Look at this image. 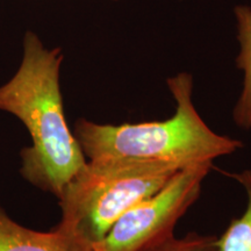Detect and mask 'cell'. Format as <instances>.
I'll use <instances>...</instances> for the list:
<instances>
[{
	"instance_id": "obj_1",
	"label": "cell",
	"mask_w": 251,
	"mask_h": 251,
	"mask_svg": "<svg viewBox=\"0 0 251 251\" xmlns=\"http://www.w3.org/2000/svg\"><path fill=\"white\" fill-rule=\"evenodd\" d=\"M63 58L61 48H46L27 30L20 67L0 86V109L15 115L31 137V146L20 152L21 176L56 198L87 162L65 119L59 84Z\"/></svg>"
},
{
	"instance_id": "obj_2",
	"label": "cell",
	"mask_w": 251,
	"mask_h": 251,
	"mask_svg": "<svg viewBox=\"0 0 251 251\" xmlns=\"http://www.w3.org/2000/svg\"><path fill=\"white\" fill-rule=\"evenodd\" d=\"M176 101L171 118L163 121L108 125L79 119L74 134L89 161L108 157L151 159L180 166L213 162L244 147L241 140L218 134L193 103V76L179 72L166 79Z\"/></svg>"
},
{
	"instance_id": "obj_3",
	"label": "cell",
	"mask_w": 251,
	"mask_h": 251,
	"mask_svg": "<svg viewBox=\"0 0 251 251\" xmlns=\"http://www.w3.org/2000/svg\"><path fill=\"white\" fill-rule=\"evenodd\" d=\"M180 169L175 163L129 157L87 161L57 198L62 218L55 228L93 246L122 214L158 192Z\"/></svg>"
},
{
	"instance_id": "obj_4",
	"label": "cell",
	"mask_w": 251,
	"mask_h": 251,
	"mask_svg": "<svg viewBox=\"0 0 251 251\" xmlns=\"http://www.w3.org/2000/svg\"><path fill=\"white\" fill-rule=\"evenodd\" d=\"M213 162L180 169L164 187L117 220L93 251H150L174 236L176 225L199 199Z\"/></svg>"
},
{
	"instance_id": "obj_5",
	"label": "cell",
	"mask_w": 251,
	"mask_h": 251,
	"mask_svg": "<svg viewBox=\"0 0 251 251\" xmlns=\"http://www.w3.org/2000/svg\"><path fill=\"white\" fill-rule=\"evenodd\" d=\"M0 251H93L75 235L52 228L48 233L17 224L0 207Z\"/></svg>"
},
{
	"instance_id": "obj_6",
	"label": "cell",
	"mask_w": 251,
	"mask_h": 251,
	"mask_svg": "<svg viewBox=\"0 0 251 251\" xmlns=\"http://www.w3.org/2000/svg\"><path fill=\"white\" fill-rule=\"evenodd\" d=\"M234 15L240 43L236 68L243 72V84L233 108V121L241 129L251 130V7L237 5Z\"/></svg>"
},
{
	"instance_id": "obj_7",
	"label": "cell",
	"mask_w": 251,
	"mask_h": 251,
	"mask_svg": "<svg viewBox=\"0 0 251 251\" xmlns=\"http://www.w3.org/2000/svg\"><path fill=\"white\" fill-rule=\"evenodd\" d=\"M229 176L243 187L247 206L243 214L231 220L224 234L216 238V246L219 251H251V168Z\"/></svg>"
},
{
	"instance_id": "obj_8",
	"label": "cell",
	"mask_w": 251,
	"mask_h": 251,
	"mask_svg": "<svg viewBox=\"0 0 251 251\" xmlns=\"http://www.w3.org/2000/svg\"><path fill=\"white\" fill-rule=\"evenodd\" d=\"M216 236L199 233H187L183 237H172L166 240L150 251H219Z\"/></svg>"
}]
</instances>
